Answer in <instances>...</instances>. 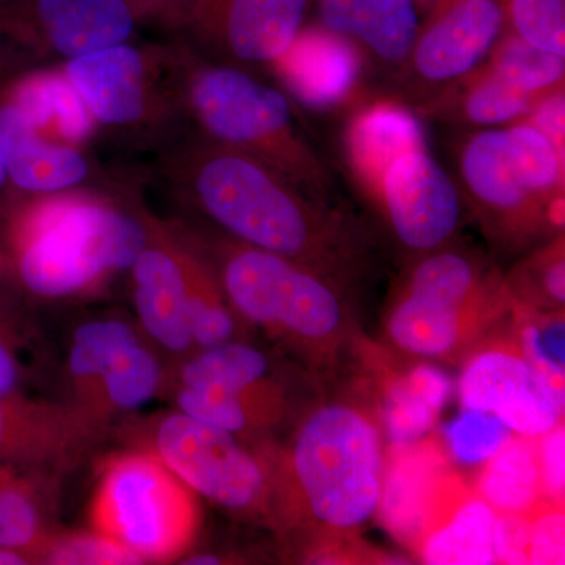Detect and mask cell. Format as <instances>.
I'll list each match as a JSON object with an SVG mask.
<instances>
[{"mask_svg": "<svg viewBox=\"0 0 565 565\" xmlns=\"http://www.w3.org/2000/svg\"><path fill=\"white\" fill-rule=\"evenodd\" d=\"M162 382L154 353L139 338L120 345L111 355L102 382V418L107 412H131L150 403Z\"/></svg>", "mask_w": 565, "mask_h": 565, "instance_id": "d6a6232c", "label": "cell"}, {"mask_svg": "<svg viewBox=\"0 0 565 565\" xmlns=\"http://www.w3.org/2000/svg\"><path fill=\"white\" fill-rule=\"evenodd\" d=\"M326 31L360 41L382 62H408L418 39L414 0H319Z\"/></svg>", "mask_w": 565, "mask_h": 565, "instance_id": "7402d4cb", "label": "cell"}, {"mask_svg": "<svg viewBox=\"0 0 565 565\" xmlns=\"http://www.w3.org/2000/svg\"><path fill=\"white\" fill-rule=\"evenodd\" d=\"M13 2V0H0V6H6V3Z\"/></svg>", "mask_w": 565, "mask_h": 565, "instance_id": "816d5d0a", "label": "cell"}, {"mask_svg": "<svg viewBox=\"0 0 565 565\" xmlns=\"http://www.w3.org/2000/svg\"><path fill=\"white\" fill-rule=\"evenodd\" d=\"M291 471L316 520L337 530L362 526L381 504L385 476L381 433L349 405L318 408L296 435Z\"/></svg>", "mask_w": 565, "mask_h": 565, "instance_id": "5b68a950", "label": "cell"}, {"mask_svg": "<svg viewBox=\"0 0 565 565\" xmlns=\"http://www.w3.org/2000/svg\"><path fill=\"white\" fill-rule=\"evenodd\" d=\"M221 557L215 555H195V556H189L188 561H182V564H189V565H217L221 564Z\"/></svg>", "mask_w": 565, "mask_h": 565, "instance_id": "f907efd6", "label": "cell"}, {"mask_svg": "<svg viewBox=\"0 0 565 565\" xmlns=\"http://www.w3.org/2000/svg\"><path fill=\"white\" fill-rule=\"evenodd\" d=\"M308 0H191L181 39L210 58L270 68L302 31Z\"/></svg>", "mask_w": 565, "mask_h": 565, "instance_id": "30bf717a", "label": "cell"}, {"mask_svg": "<svg viewBox=\"0 0 565 565\" xmlns=\"http://www.w3.org/2000/svg\"><path fill=\"white\" fill-rule=\"evenodd\" d=\"M147 239L131 270L134 305L145 332L174 355L193 344L191 310L184 273L185 230L182 223L162 221L137 200Z\"/></svg>", "mask_w": 565, "mask_h": 565, "instance_id": "8fae6325", "label": "cell"}, {"mask_svg": "<svg viewBox=\"0 0 565 565\" xmlns=\"http://www.w3.org/2000/svg\"><path fill=\"white\" fill-rule=\"evenodd\" d=\"M22 196L11 185L9 173H7L6 161H3L2 148H0V232L9 222L11 212L21 202Z\"/></svg>", "mask_w": 565, "mask_h": 565, "instance_id": "c3c4849f", "label": "cell"}, {"mask_svg": "<svg viewBox=\"0 0 565 565\" xmlns=\"http://www.w3.org/2000/svg\"><path fill=\"white\" fill-rule=\"evenodd\" d=\"M511 20L526 43L565 55V0H511Z\"/></svg>", "mask_w": 565, "mask_h": 565, "instance_id": "74e56055", "label": "cell"}, {"mask_svg": "<svg viewBox=\"0 0 565 565\" xmlns=\"http://www.w3.org/2000/svg\"><path fill=\"white\" fill-rule=\"evenodd\" d=\"M539 281L550 300L556 305L565 302V263L563 245L548 253L539 264Z\"/></svg>", "mask_w": 565, "mask_h": 565, "instance_id": "bcb514c9", "label": "cell"}, {"mask_svg": "<svg viewBox=\"0 0 565 565\" xmlns=\"http://www.w3.org/2000/svg\"><path fill=\"white\" fill-rule=\"evenodd\" d=\"M397 448L401 455L394 457L392 470L384 476L379 508L394 533L415 544L424 516L451 473L446 470L441 452L433 446L414 444Z\"/></svg>", "mask_w": 565, "mask_h": 565, "instance_id": "603a6c76", "label": "cell"}, {"mask_svg": "<svg viewBox=\"0 0 565 565\" xmlns=\"http://www.w3.org/2000/svg\"><path fill=\"white\" fill-rule=\"evenodd\" d=\"M463 408L489 412L512 434L539 438L563 424L565 397L541 377L519 349H489L465 367L459 386Z\"/></svg>", "mask_w": 565, "mask_h": 565, "instance_id": "7c38bea8", "label": "cell"}, {"mask_svg": "<svg viewBox=\"0 0 565 565\" xmlns=\"http://www.w3.org/2000/svg\"><path fill=\"white\" fill-rule=\"evenodd\" d=\"M505 150L516 180L548 206L564 191V152L527 120L505 129Z\"/></svg>", "mask_w": 565, "mask_h": 565, "instance_id": "4dcf8cb0", "label": "cell"}, {"mask_svg": "<svg viewBox=\"0 0 565 565\" xmlns=\"http://www.w3.org/2000/svg\"><path fill=\"white\" fill-rule=\"evenodd\" d=\"M136 192L126 184L22 196L0 232L21 292L81 299L129 273L147 239Z\"/></svg>", "mask_w": 565, "mask_h": 565, "instance_id": "7a4b0ae2", "label": "cell"}, {"mask_svg": "<svg viewBox=\"0 0 565 565\" xmlns=\"http://www.w3.org/2000/svg\"><path fill=\"white\" fill-rule=\"evenodd\" d=\"M29 563L28 557L17 550L7 548V546H0V565H25Z\"/></svg>", "mask_w": 565, "mask_h": 565, "instance_id": "681fc988", "label": "cell"}, {"mask_svg": "<svg viewBox=\"0 0 565 565\" xmlns=\"http://www.w3.org/2000/svg\"><path fill=\"white\" fill-rule=\"evenodd\" d=\"M184 273L188 285L189 310L193 344L199 351L217 348L233 340L236 321L232 305L223 292L221 281L191 226H185Z\"/></svg>", "mask_w": 565, "mask_h": 565, "instance_id": "83f0119b", "label": "cell"}, {"mask_svg": "<svg viewBox=\"0 0 565 565\" xmlns=\"http://www.w3.org/2000/svg\"><path fill=\"white\" fill-rule=\"evenodd\" d=\"M6 96L44 137L87 148L98 128L58 66L9 68Z\"/></svg>", "mask_w": 565, "mask_h": 565, "instance_id": "44dd1931", "label": "cell"}, {"mask_svg": "<svg viewBox=\"0 0 565 565\" xmlns=\"http://www.w3.org/2000/svg\"><path fill=\"white\" fill-rule=\"evenodd\" d=\"M486 66L520 90L534 95L564 88L565 55L539 50L516 35L497 43Z\"/></svg>", "mask_w": 565, "mask_h": 565, "instance_id": "e575fe53", "label": "cell"}, {"mask_svg": "<svg viewBox=\"0 0 565 565\" xmlns=\"http://www.w3.org/2000/svg\"><path fill=\"white\" fill-rule=\"evenodd\" d=\"M362 66V55L352 40L323 29L300 31L270 70L296 102L330 109L348 102L356 90Z\"/></svg>", "mask_w": 565, "mask_h": 565, "instance_id": "e0dca14e", "label": "cell"}, {"mask_svg": "<svg viewBox=\"0 0 565 565\" xmlns=\"http://www.w3.org/2000/svg\"><path fill=\"white\" fill-rule=\"evenodd\" d=\"M192 232L230 305L248 321L296 343H321L340 330L343 307L313 267L230 237Z\"/></svg>", "mask_w": 565, "mask_h": 565, "instance_id": "8992f818", "label": "cell"}, {"mask_svg": "<svg viewBox=\"0 0 565 565\" xmlns=\"http://www.w3.org/2000/svg\"><path fill=\"white\" fill-rule=\"evenodd\" d=\"M564 505H539L530 514V564L556 565L564 564Z\"/></svg>", "mask_w": 565, "mask_h": 565, "instance_id": "ab89813d", "label": "cell"}, {"mask_svg": "<svg viewBox=\"0 0 565 565\" xmlns=\"http://www.w3.org/2000/svg\"><path fill=\"white\" fill-rule=\"evenodd\" d=\"M139 28L161 32L167 39L182 35L191 0H121Z\"/></svg>", "mask_w": 565, "mask_h": 565, "instance_id": "60d3db41", "label": "cell"}, {"mask_svg": "<svg viewBox=\"0 0 565 565\" xmlns=\"http://www.w3.org/2000/svg\"><path fill=\"white\" fill-rule=\"evenodd\" d=\"M178 412L232 434L270 422L277 408V394L269 385L243 393L180 385L174 393Z\"/></svg>", "mask_w": 565, "mask_h": 565, "instance_id": "f546056e", "label": "cell"}, {"mask_svg": "<svg viewBox=\"0 0 565 565\" xmlns=\"http://www.w3.org/2000/svg\"><path fill=\"white\" fill-rule=\"evenodd\" d=\"M103 136L158 152L188 129L172 70L170 40L115 44L61 65Z\"/></svg>", "mask_w": 565, "mask_h": 565, "instance_id": "277c9868", "label": "cell"}, {"mask_svg": "<svg viewBox=\"0 0 565 565\" xmlns=\"http://www.w3.org/2000/svg\"><path fill=\"white\" fill-rule=\"evenodd\" d=\"M269 360L250 345L225 343L204 349L181 366L180 385L243 393L266 385Z\"/></svg>", "mask_w": 565, "mask_h": 565, "instance_id": "1f68e13d", "label": "cell"}, {"mask_svg": "<svg viewBox=\"0 0 565 565\" xmlns=\"http://www.w3.org/2000/svg\"><path fill=\"white\" fill-rule=\"evenodd\" d=\"M451 384L438 367L419 364L396 379L386 392L384 422L394 446L418 444L433 429L448 401Z\"/></svg>", "mask_w": 565, "mask_h": 565, "instance_id": "4316f807", "label": "cell"}, {"mask_svg": "<svg viewBox=\"0 0 565 565\" xmlns=\"http://www.w3.org/2000/svg\"><path fill=\"white\" fill-rule=\"evenodd\" d=\"M90 520L141 564L172 563L191 548L200 515L192 490L154 452L129 451L104 463Z\"/></svg>", "mask_w": 565, "mask_h": 565, "instance_id": "52a82bcc", "label": "cell"}, {"mask_svg": "<svg viewBox=\"0 0 565 565\" xmlns=\"http://www.w3.org/2000/svg\"><path fill=\"white\" fill-rule=\"evenodd\" d=\"M136 338L132 327L118 319L87 322L74 333L68 359L70 381L77 403L74 407L98 424L103 423L99 399L107 364L120 345Z\"/></svg>", "mask_w": 565, "mask_h": 565, "instance_id": "f1b7e54d", "label": "cell"}, {"mask_svg": "<svg viewBox=\"0 0 565 565\" xmlns=\"http://www.w3.org/2000/svg\"><path fill=\"white\" fill-rule=\"evenodd\" d=\"M345 159L360 185L377 199L390 166L401 156L426 150L422 121L403 104L375 102L356 111L345 129Z\"/></svg>", "mask_w": 565, "mask_h": 565, "instance_id": "ffe728a7", "label": "cell"}, {"mask_svg": "<svg viewBox=\"0 0 565 565\" xmlns=\"http://www.w3.org/2000/svg\"><path fill=\"white\" fill-rule=\"evenodd\" d=\"M564 88L546 93L535 104L525 120L548 137L564 152Z\"/></svg>", "mask_w": 565, "mask_h": 565, "instance_id": "ee69618b", "label": "cell"}, {"mask_svg": "<svg viewBox=\"0 0 565 565\" xmlns=\"http://www.w3.org/2000/svg\"><path fill=\"white\" fill-rule=\"evenodd\" d=\"M493 552L497 563L530 564V514L497 512Z\"/></svg>", "mask_w": 565, "mask_h": 565, "instance_id": "7bdbcfd3", "label": "cell"}, {"mask_svg": "<svg viewBox=\"0 0 565 565\" xmlns=\"http://www.w3.org/2000/svg\"><path fill=\"white\" fill-rule=\"evenodd\" d=\"M497 512L449 476L424 516L415 545L424 563L430 565H489L497 563L493 525Z\"/></svg>", "mask_w": 565, "mask_h": 565, "instance_id": "d6986e66", "label": "cell"}, {"mask_svg": "<svg viewBox=\"0 0 565 565\" xmlns=\"http://www.w3.org/2000/svg\"><path fill=\"white\" fill-rule=\"evenodd\" d=\"M459 169L471 202L494 225L526 232L545 217L548 204L523 188L509 163L505 129H484L468 137Z\"/></svg>", "mask_w": 565, "mask_h": 565, "instance_id": "ac0fdd59", "label": "cell"}, {"mask_svg": "<svg viewBox=\"0 0 565 565\" xmlns=\"http://www.w3.org/2000/svg\"><path fill=\"white\" fill-rule=\"evenodd\" d=\"M484 307H457L407 296L394 308L388 330L394 343L422 356H445L471 333Z\"/></svg>", "mask_w": 565, "mask_h": 565, "instance_id": "d4e9b609", "label": "cell"}, {"mask_svg": "<svg viewBox=\"0 0 565 565\" xmlns=\"http://www.w3.org/2000/svg\"><path fill=\"white\" fill-rule=\"evenodd\" d=\"M43 564H141V561L125 546L93 531L52 537Z\"/></svg>", "mask_w": 565, "mask_h": 565, "instance_id": "f35d334b", "label": "cell"}, {"mask_svg": "<svg viewBox=\"0 0 565 565\" xmlns=\"http://www.w3.org/2000/svg\"><path fill=\"white\" fill-rule=\"evenodd\" d=\"M0 148L11 185L21 196L117 189L129 182L111 178L87 148L44 137L6 96H0Z\"/></svg>", "mask_w": 565, "mask_h": 565, "instance_id": "9a60e30c", "label": "cell"}, {"mask_svg": "<svg viewBox=\"0 0 565 565\" xmlns=\"http://www.w3.org/2000/svg\"><path fill=\"white\" fill-rule=\"evenodd\" d=\"M377 200L401 243L414 250H434L459 226V188L427 150L401 156L390 166Z\"/></svg>", "mask_w": 565, "mask_h": 565, "instance_id": "4fadbf2b", "label": "cell"}, {"mask_svg": "<svg viewBox=\"0 0 565 565\" xmlns=\"http://www.w3.org/2000/svg\"><path fill=\"white\" fill-rule=\"evenodd\" d=\"M564 319H531L520 327L519 352L527 364L564 396Z\"/></svg>", "mask_w": 565, "mask_h": 565, "instance_id": "8d00e7d4", "label": "cell"}, {"mask_svg": "<svg viewBox=\"0 0 565 565\" xmlns=\"http://www.w3.org/2000/svg\"><path fill=\"white\" fill-rule=\"evenodd\" d=\"M174 88L191 131L244 152L322 199L332 173L308 141L291 96L253 71L210 61L188 41L170 39Z\"/></svg>", "mask_w": 565, "mask_h": 565, "instance_id": "3957f363", "label": "cell"}, {"mask_svg": "<svg viewBox=\"0 0 565 565\" xmlns=\"http://www.w3.org/2000/svg\"><path fill=\"white\" fill-rule=\"evenodd\" d=\"M21 344L22 340L0 338V396L24 393L28 370L18 355Z\"/></svg>", "mask_w": 565, "mask_h": 565, "instance_id": "f6af8a7d", "label": "cell"}, {"mask_svg": "<svg viewBox=\"0 0 565 565\" xmlns=\"http://www.w3.org/2000/svg\"><path fill=\"white\" fill-rule=\"evenodd\" d=\"M542 497L546 503L563 504L565 492V430L563 424L539 437Z\"/></svg>", "mask_w": 565, "mask_h": 565, "instance_id": "b9f144b4", "label": "cell"}, {"mask_svg": "<svg viewBox=\"0 0 565 565\" xmlns=\"http://www.w3.org/2000/svg\"><path fill=\"white\" fill-rule=\"evenodd\" d=\"M152 452L192 492L244 514H262L270 497L263 463L234 434L174 412L152 435Z\"/></svg>", "mask_w": 565, "mask_h": 565, "instance_id": "9c48e42d", "label": "cell"}, {"mask_svg": "<svg viewBox=\"0 0 565 565\" xmlns=\"http://www.w3.org/2000/svg\"><path fill=\"white\" fill-rule=\"evenodd\" d=\"M99 424L77 407L0 396V463L51 475L79 462L95 444Z\"/></svg>", "mask_w": 565, "mask_h": 565, "instance_id": "5bb4252c", "label": "cell"}, {"mask_svg": "<svg viewBox=\"0 0 565 565\" xmlns=\"http://www.w3.org/2000/svg\"><path fill=\"white\" fill-rule=\"evenodd\" d=\"M476 492L494 512L531 514L546 503L542 497L539 438L512 435L484 463Z\"/></svg>", "mask_w": 565, "mask_h": 565, "instance_id": "484cf974", "label": "cell"}, {"mask_svg": "<svg viewBox=\"0 0 565 565\" xmlns=\"http://www.w3.org/2000/svg\"><path fill=\"white\" fill-rule=\"evenodd\" d=\"M511 429L489 412L463 408L445 427L446 448L457 462L486 463L512 437Z\"/></svg>", "mask_w": 565, "mask_h": 565, "instance_id": "d590c367", "label": "cell"}, {"mask_svg": "<svg viewBox=\"0 0 565 565\" xmlns=\"http://www.w3.org/2000/svg\"><path fill=\"white\" fill-rule=\"evenodd\" d=\"M503 24L498 0H455L419 31L408 57L412 68L429 84L463 79L492 54Z\"/></svg>", "mask_w": 565, "mask_h": 565, "instance_id": "2e32d148", "label": "cell"}, {"mask_svg": "<svg viewBox=\"0 0 565 565\" xmlns=\"http://www.w3.org/2000/svg\"><path fill=\"white\" fill-rule=\"evenodd\" d=\"M46 473L0 463V546L17 550L29 563H43L52 537L46 520Z\"/></svg>", "mask_w": 565, "mask_h": 565, "instance_id": "cb8c5ba5", "label": "cell"}, {"mask_svg": "<svg viewBox=\"0 0 565 565\" xmlns=\"http://www.w3.org/2000/svg\"><path fill=\"white\" fill-rule=\"evenodd\" d=\"M121 0H13L0 6V57L21 68L58 66L132 41Z\"/></svg>", "mask_w": 565, "mask_h": 565, "instance_id": "ba28073f", "label": "cell"}, {"mask_svg": "<svg viewBox=\"0 0 565 565\" xmlns=\"http://www.w3.org/2000/svg\"><path fill=\"white\" fill-rule=\"evenodd\" d=\"M21 289L18 286L17 277H14L13 266L6 248L0 244V305L7 307H18V297Z\"/></svg>", "mask_w": 565, "mask_h": 565, "instance_id": "7dc6e473", "label": "cell"}, {"mask_svg": "<svg viewBox=\"0 0 565 565\" xmlns=\"http://www.w3.org/2000/svg\"><path fill=\"white\" fill-rule=\"evenodd\" d=\"M154 172L174 202L237 243L313 269L337 266L352 253L340 217L319 196L191 129L156 152Z\"/></svg>", "mask_w": 565, "mask_h": 565, "instance_id": "6da1fadb", "label": "cell"}, {"mask_svg": "<svg viewBox=\"0 0 565 565\" xmlns=\"http://www.w3.org/2000/svg\"><path fill=\"white\" fill-rule=\"evenodd\" d=\"M460 81L463 82L459 99H455L452 110L459 111L462 120L478 126L525 120L539 99L545 96L520 90L486 65Z\"/></svg>", "mask_w": 565, "mask_h": 565, "instance_id": "836d02e7", "label": "cell"}]
</instances>
